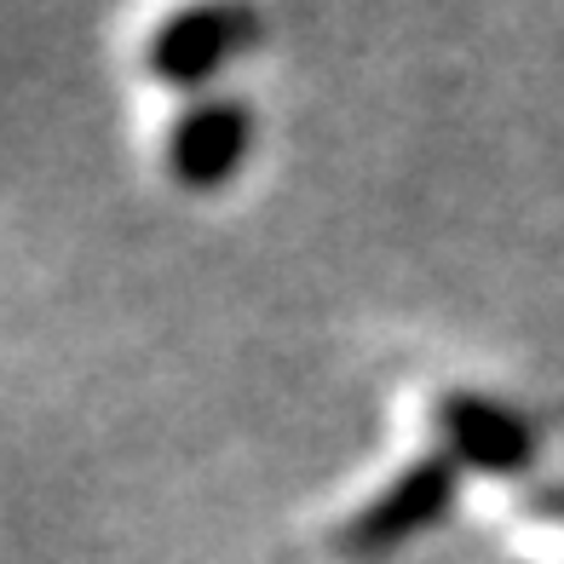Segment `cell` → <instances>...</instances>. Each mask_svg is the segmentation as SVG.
I'll list each match as a JSON object with an SVG mask.
<instances>
[{"label":"cell","mask_w":564,"mask_h":564,"mask_svg":"<svg viewBox=\"0 0 564 564\" xmlns=\"http://www.w3.org/2000/svg\"><path fill=\"white\" fill-rule=\"evenodd\" d=\"M260 41V18L248 0H191L156 23L144 46V69L173 93H202Z\"/></svg>","instance_id":"1"},{"label":"cell","mask_w":564,"mask_h":564,"mask_svg":"<svg viewBox=\"0 0 564 564\" xmlns=\"http://www.w3.org/2000/svg\"><path fill=\"white\" fill-rule=\"evenodd\" d=\"M253 150L248 98H191L167 127V173L178 191H225Z\"/></svg>","instance_id":"2"},{"label":"cell","mask_w":564,"mask_h":564,"mask_svg":"<svg viewBox=\"0 0 564 564\" xmlns=\"http://www.w3.org/2000/svg\"><path fill=\"white\" fill-rule=\"evenodd\" d=\"M455 496H460L455 460L449 455H421L415 467H403L387 490L346 524V547L351 553H392L403 542H415V535H426L432 524H444Z\"/></svg>","instance_id":"3"},{"label":"cell","mask_w":564,"mask_h":564,"mask_svg":"<svg viewBox=\"0 0 564 564\" xmlns=\"http://www.w3.org/2000/svg\"><path fill=\"white\" fill-rule=\"evenodd\" d=\"M438 444L455 467L467 473H524L530 455H535V426L519 415L512 403L501 398H484V392H444L438 398Z\"/></svg>","instance_id":"4"}]
</instances>
